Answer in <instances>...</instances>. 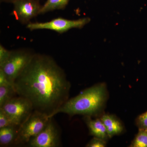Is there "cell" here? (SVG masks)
Here are the masks:
<instances>
[{
    "instance_id": "6da1fadb",
    "label": "cell",
    "mask_w": 147,
    "mask_h": 147,
    "mask_svg": "<svg viewBox=\"0 0 147 147\" xmlns=\"http://www.w3.org/2000/svg\"><path fill=\"white\" fill-rule=\"evenodd\" d=\"M14 84L18 96L49 118L68 100L71 88L64 71L53 58L37 54H33Z\"/></svg>"
},
{
    "instance_id": "7a4b0ae2",
    "label": "cell",
    "mask_w": 147,
    "mask_h": 147,
    "mask_svg": "<svg viewBox=\"0 0 147 147\" xmlns=\"http://www.w3.org/2000/svg\"><path fill=\"white\" fill-rule=\"evenodd\" d=\"M106 98L105 85L103 84L95 85L85 90L77 96L68 99L53 113L50 118L59 113H64L69 116L93 115L102 108Z\"/></svg>"
},
{
    "instance_id": "3957f363",
    "label": "cell",
    "mask_w": 147,
    "mask_h": 147,
    "mask_svg": "<svg viewBox=\"0 0 147 147\" xmlns=\"http://www.w3.org/2000/svg\"><path fill=\"white\" fill-rule=\"evenodd\" d=\"M50 118L46 114L34 110L18 128L14 144H28L31 139L43 130Z\"/></svg>"
},
{
    "instance_id": "277c9868",
    "label": "cell",
    "mask_w": 147,
    "mask_h": 147,
    "mask_svg": "<svg viewBox=\"0 0 147 147\" xmlns=\"http://www.w3.org/2000/svg\"><path fill=\"white\" fill-rule=\"evenodd\" d=\"M33 54L23 50L11 51L6 62L0 66L11 82L14 81L26 66Z\"/></svg>"
},
{
    "instance_id": "5b68a950",
    "label": "cell",
    "mask_w": 147,
    "mask_h": 147,
    "mask_svg": "<svg viewBox=\"0 0 147 147\" xmlns=\"http://www.w3.org/2000/svg\"><path fill=\"white\" fill-rule=\"evenodd\" d=\"M90 18H85L76 20H70L62 18H55L44 23H31L27 28L30 30H50L63 33L72 28H80L89 22Z\"/></svg>"
},
{
    "instance_id": "8992f818",
    "label": "cell",
    "mask_w": 147,
    "mask_h": 147,
    "mask_svg": "<svg viewBox=\"0 0 147 147\" xmlns=\"http://www.w3.org/2000/svg\"><path fill=\"white\" fill-rule=\"evenodd\" d=\"M53 117L41 132L30 140L28 143L31 147H57L60 145V133Z\"/></svg>"
},
{
    "instance_id": "52a82bcc",
    "label": "cell",
    "mask_w": 147,
    "mask_h": 147,
    "mask_svg": "<svg viewBox=\"0 0 147 147\" xmlns=\"http://www.w3.org/2000/svg\"><path fill=\"white\" fill-rule=\"evenodd\" d=\"M0 109L15 119L21 125L34 110L30 101L20 96L11 98Z\"/></svg>"
},
{
    "instance_id": "ba28073f",
    "label": "cell",
    "mask_w": 147,
    "mask_h": 147,
    "mask_svg": "<svg viewBox=\"0 0 147 147\" xmlns=\"http://www.w3.org/2000/svg\"><path fill=\"white\" fill-rule=\"evenodd\" d=\"M40 8L34 0H20L14 2L13 14L19 21L27 23L39 14Z\"/></svg>"
},
{
    "instance_id": "9c48e42d",
    "label": "cell",
    "mask_w": 147,
    "mask_h": 147,
    "mask_svg": "<svg viewBox=\"0 0 147 147\" xmlns=\"http://www.w3.org/2000/svg\"><path fill=\"white\" fill-rule=\"evenodd\" d=\"M84 119L91 135L106 141L109 138L106 127L101 119H92L90 116H86Z\"/></svg>"
},
{
    "instance_id": "30bf717a",
    "label": "cell",
    "mask_w": 147,
    "mask_h": 147,
    "mask_svg": "<svg viewBox=\"0 0 147 147\" xmlns=\"http://www.w3.org/2000/svg\"><path fill=\"white\" fill-rule=\"evenodd\" d=\"M100 119L105 125L109 138L119 134L123 130L121 123L114 116L104 115Z\"/></svg>"
},
{
    "instance_id": "8fae6325",
    "label": "cell",
    "mask_w": 147,
    "mask_h": 147,
    "mask_svg": "<svg viewBox=\"0 0 147 147\" xmlns=\"http://www.w3.org/2000/svg\"><path fill=\"white\" fill-rule=\"evenodd\" d=\"M18 129L13 127L0 128V144L1 146H8L14 143Z\"/></svg>"
},
{
    "instance_id": "7c38bea8",
    "label": "cell",
    "mask_w": 147,
    "mask_h": 147,
    "mask_svg": "<svg viewBox=\"0 0 147 147\" xmlns=\"http://www.w3.org/2000/svg\"><path fill=\"white\" fill-rule=\"evenodd\" d=\"M69 1V0H47L44 5L40 8L39 14L63 8L68 3Z\"/></svg>"
},
{
    "instance_id": "4fadbf2b",
    "label": "cell",
    "mask_w": 147,
    "mask_h": 147,
    "mask_svg": "<svg viewBox=\"0 0 147 147\" xmlns=\"http://www.w3.org/2000/svg\"><path fill=\"white\" fill-rule=\"evenodd\" d=\"M16 94L15 88L0 86V108L14 97Z\"/></svg>"
},
{
    "instance_id": "5bb4252c",
    "label": "cell",
    "mask_w": 147,
    "mask_h": 147,
    "mask_svg": "<svg viewBox=\"0 0 147 147\" xmlns=\"http://www.w3.org/2000/svg\"><path fill=\"white\" fill-rule=\"evenodd\" d=\"M21 124L0 109V128L7 127H18Z\"/></svg>"
},
{
    "instance_id": "9a60e30c",
    "label": "cell",
    "mask_w": 147,
    "mask_h": 147,
    "mask_svg": "<svg viewBox=\"0 0 147 147\" xmlns=\"http://www.w3.org/2000/svg\"><path fill=\"white\" fill-rule=\"evenodd\" d=\"M130 147H147L146 129H139V132L131 143Z\"/></svg>"
},
{
    "instance_id": "2e32d148",
    "label": "cell",
    "mask_w": 147,
    "mask_h": 147,
    "mask_svg": "<svg viewBox=\"0 0 147 147\" xmlns=\"http://www.w3.org/2000/svg\"><path fill=\"white\" fill-rule=\"evenodd\" d=\"M136 123L139 129H147V111L138 117Z\"/></svg>"
},
{
    "instance_id": "e0dca14e",
    "label": "cell",
    "mask_w": 147,
    "mask_h": 147,
    "mask_svg": "<svg viewBox=\"0 0 147 147\" xmlns=\"http://www.w3.org/2000/svg\"><path fill=\"white\" fill-rule=\"evenodd\" d=\"M11 51L7 50L2 45H0V66L4 64L10 57Z\"/></svg>"
},
{
    "instance_id": "ac0fdd59",
    "label": "cell",
    "mask_w": 147,
    "mask_h": 147,
    "mask_svg": "<svg viewBox=\"0 0 147 147\" xmlns=\"http://www.w3.org/2000/svg\"><path fill=\"white\" fill-rule=\"evenodd\" d=\"M106 141L94 137L86 145L88 147H104L106 145Z\"/></svg>"
},
{
    "instance_id": "d6986e66",
    "label": "cell",
    "mask_w": 147,
    "mask_h": 147,
    "mask_svg": "<svg viewBox=\"0 0 147 147\" xmlns=\"http://www.w3.org/2000/svg\"><path fill=\"white\" fill-rule=\"evenodd\" d=\"M0 86L13 87L15 88L14 84L9 80L1 68H0Z\"/></svg>"
},
{
    "instance_id": "ffe728a7",
    "label": "cell",
    "mask_w": 147,
    "mask_h": 147,
    "mask_svg": "<svg viewBox=\"0 0 147 147\" xmlns=\"http://www.w3.org/2000/svg\"><path fill=\"white\" fill-rule=\"evenodd\" d=\"M7 1H14V2H15V1H20V0H7Z\"/></svg>"
},
{
    "instance_id": "44dd1931",
    "label": "cell",
    "mask_w": 147,
    "mask_h": 147,
    "mask_svg": "<svg viewBox=\"0 0 147 147\" xmlns=\"http://www.w3.org/2000/svg\"><path fill=\"white\" fill-rule=\"evenodd\" d=\"M146 130H147V129H146Z\"/></svg>"
}]
</instances>
